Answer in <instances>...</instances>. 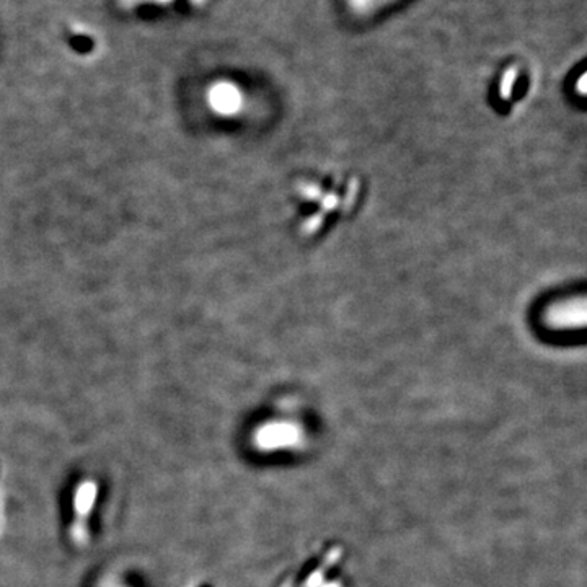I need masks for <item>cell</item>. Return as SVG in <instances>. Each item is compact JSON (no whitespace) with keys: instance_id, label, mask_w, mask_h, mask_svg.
Returning a JSON list of instances; mask_svg holds the SVG:
<instances>
[{"instance_id":"cell-2","label":"cell","mask_w":587,"mask_h":587,"mask_svg":"<svg viewBox=\"0 0 587 587\" xmlns=\"http://www.w3.org/2000/svg\"><path fill=\"white\" fill-rule=\"evenodd\" d=\"M584 320H586L584 300H574V302L560 305V307L553 311V321L561 326L584 325Z\"/></svg>"},{"instance_id":"cell-1","label":"cell","mask_w":587,"mask_h":587,"mask_svg":"<svg viewBox=\"0 0 587 587\" xmlns=\"http://www.w3.org/2000/svg\"><path fill=\"white\" fill-rule=\"evenodd\" d=\"M211 103L219 113H235L242 105V95L237 87L224 82L212 88Z\"/></svg>"},{"instance_id":"cell-3","label":"cell","mask_w":587,"mask_h":587,"mask_svg":"<svg viewBox=\"0 0 587 587\" xmlns=\"http://www.w3.org/2000/svg\"><path fill=\"white\" fill-rule=\"evenodd\" d=\"M392 0H346L347 7H350L356 15H371L377 8H382Z\"/></svg>"},{"instance_id":"cell-4","label":"cell","mask_w":587,"mask_h":587,"mask_svg":"<svg viewBox=\"0 0 587 587\" xmlns=\"http://www.w3.org/2000/svg\"><path fill=\"white\" fill-rule=\"evenodd\" d=\"M514 82H516V69L506 70V74H504L502 82H501V92H502L504 97H506L507 93H511V88L514 85Z\"/></svg>"},{"instance_id":"cell-5","label":"cell","mask_w":587,"mask_h":587,"mask_svg":"<svg viewBox=\"0 0 587 587\" xmlns=\"http://www.w3.org/2000/svg\"><path fill=\"white\" fill-rule=\"evenodd\" d=\"M584 84H586V75L581 77V80H579V90H581V93H586V87H584Z\"/></svg>"}]
</instances>
